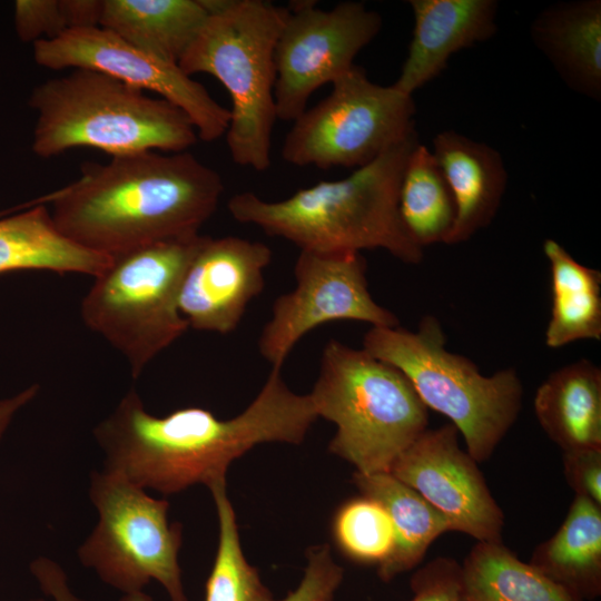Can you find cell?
Here are the masks:
<instances>
[{
	"instance_id": "obj_1",
	"label": "cell",
	"mask_w": 601,
	"mask_h": 601,
	"mask_svg": "<svg viewBox=\"0 0 601 601\" xmlns=\"http://www.w3.org/2000/svg\"><path fill=\"white\" fill-rule=\"evenodd\" d=\"M317 418L309 395L293 392L282 368L272 367L252 403L229 420L196 406L156 416L131 388L93 436L105 453L102 470L144 490L174 494L226 483L230 463L255 445L300 444Z\"/></svg>"
},
{
	"instance_id": "obj_2",
	"label": "cell",
	"mask_w": 601,
	"mask_h": 601,
	"mask_svg": "<svg viewBox=\"0 0 601 601\" xmlns=\"http://www.w3.org/2000/svg\"><path fill=\"white\" fill-rule=\"evenodd\" d=\"M223 193L219 173L193 154L147 150L85 162L75 181L30 204H49L65 237L114 257L199 234Z\"/></svg>"
},
{
	"instance_id": "obj_3",
	"label": "cell",
	"mask_w": 601,
	"mask_h": 601,
	"mask_svg": "<svg viewBox=\"0 0 601 601\" xmlns=\"http://www.w3.org/2000/svg\"><path fill=\"white\" fill-rule=\"evenodd\" d=\"M417 132L391 147L372 162L338 180H324L280 200L252 191L230 197L227 208L243 224L284 238L300 250L348 253L384 249L405 264L417 265L423 248L402 221L398 191Z\"/></svg>"
},
{
	"instance_id": "obj_4",
	"label": "cell",
	"mask_w": 601,
	"mask_h": 601,
	"mask_svg": "<svg viewBox=\"0 0 601 601\" xmlns=\"http://www.w3.org/2000/svg\"><path fill=\"white\" fill-rule=\"evenodd\" d=\"M29 105L37 114L32 150L42 158L79 147L111 157L155 149L180 152L198 139L189 117L175 105L91 69L76 68L42 82Z\"/></svg>"
},
{
	"instance_id": "obj_5",
	"label": "cell",
	"mask_w": 601,
	"mask_h": 601,
	"mask_svg": "<svg viewBox=\"0 0 601 601\" xmlns=\"http://www.w3.org/2000/svg\"><path fill=\"white\" fill-rule=\"evenodd\" d=\"M209 14L178 65L188 76L215 77L231 99L225 134L233 161L270 166L276 107L275 48L288 8L264 0H205Z\"/></svg>"
},
{
	"instance_id": "obj_6",
	"label": "cell",
	"mask_w": 601,
	"mask_h": 601,
	"mask_svg": "<svg viewBox=\"0 0 601 601\" xmlns=\"http://www.w3.org/2000/svg\"><path fill=\"white\" fill-rule=\"evenodd\" d=\"M317 417L336 426L329 451L362 474L390 472L428 426V408L396 367L329 339L308 393Z\"/></svg>"
},
{
	"instance_id": "obj_7",
	"label": "cell",
	"mask_w": 601,
	"mask_h": 601,
	"mask_svg": "<svg viewBox=\"0 0 601 601\" xmlns=\"http://www.w3.org/2000/svg\"><path fill=\"white\" fill-rule=\"evenodd\" d=\"M442 325L425 315L416 331L371 327L363 349L396 367L427 408L450 418L466 452L485 462L518 420L523 386L514 368L483 375L473 361L449 351Z\"/></svg>"
},
{
	"instance_id": "obj_8",
	"label": "cell",
	"mask_w": 601,
	"mask_h": 601,
	"mask_svg": "<svg viewBox=\"0 0 601 601\" xmlns=\"http://www.w3.org/2000/svg\"><path fill=\"white\" fill-rule=\"evenodd\" d=\"M203 235L111 257L83 296L81 318L126 358L132 377L189 327L178 309L184 272Z\"/></svg>"
},
{
	"instance_id": "obj_9",
	"label": "cell",
	"mask_w": 601,
	"mask_h": 601,
	"mask_svg": "<svg viewBox=\"0 0 601 601\" xmlns=\"http://www.w3.org/2000/svg\"><path fill=\"white\" fill-rule=\"evenodd\" d=\"M89 497L98 522L78 549L80 562L124 594L155 580L170 601H187L178 562L181 524L169 522V503L105 470L91 472Z\"/></svg>"
},
{
	"instance_id": "obj_10",
	"label": "cell",
	"mask_w": 601,
	"mask_h": 601,
	"mask_svg": "<svg viewBox=\"0 0 601 601\" xmlns=\"http://www.w3.org/2000/svg\"><path fill=\"white\" fill-rule=\"evenodd\" d=\"M331 93L293 121L282 158L294 166L359 168L414 132L415 104L354 65Z\"/></svg>"
},
{
	"instance_id": "obj_11",
	"label": "cell",
	"mask_w": 601,
	"mask_h": 601,
	"mask_svg": "<svg viewBox=\"0 0 601 601\" xmlns=\"http://www.w3.org/2000/svg\"><path fill=\"white\" fill-rule=\"evenodd\" d=\"M313 1L292 2L275 48L277 119L294 121L311 96L354 66L378 35L383 20L364 3L344 1L329 10Z\"/></svg>"
},
{
	"instance_id": "obj_12",
	"label": "cell",
	"mask_w": 601,
	"mask_h": 601,
	"mask_svg": "<svg viewBox=\"0 0 601 601\" xmlns=\"http://www.w3.org/2000/svg\"><path fill=\"white\" fill-rule=\"evenodd\" d=\"M366 272V259L358 252L300 250L294 265L296 286L275 299L258 338L262 357L282 368L298 341L328 322L400 325L397 316L371 295Z\"/></svg>"
},
{
	"instance_id": "obj_13",
	"label": "cell",
	"mask_w": 601,
	"mask_h": 601,
	"mask_svg": "<svg viewBox=\"0 0 601 601\" xmlns=\"http://www.w3.org/2000/svg\"><path fill=\"white\" fill-rule=\"evenodd\" d=\"M33 58L48 69H91L158 93L189 117L204 141L217 140L228 129L229 110L177 62L144 51L101 27L70 29L57 38L38 40Z\"/></svg>"
},
{
	"instance_id": "obj_14",
	"label": "cell",
	"mask_w": 601,
	"mask_h": 601,
	"mask_svg": "<svg viewBox=\"0 0 601 601\" xmlns=\"http://www.w3.org/2000/svg\"><path fill=\"white\" fill-rule=\"evenodd\" d=\"M459 430L445 424L422 433L390 473L415 490L450 523L477 542L502 541L504 513L477 462L459 444Z\"/></svg>"
},
{
	"instance_id": "obj_15",
	"label": "cell",
	"mask_w": 601,
	"mask_h": 601,
	"mask_svg": "<svg viewBox=\"0 0 601 601\" xmlns=\"http://www.w3.org/2000/svg\"><path fill=\"white\" fill-rule=\"evenodd\" d=\"M270 248L237 236H203L178 292V309L188 326L205 332H234L249 303L265 286Z\"/></svg>"
},
{
	"instance_id": "obj_16",
	"label": "cell",
	"mask_w": 601,
	"mask_h": 601,
	"mask_svg": "<svg viewBox=\"0 0 601 601\" xmlns=\"http://www.w3.org/2000/svg\"><path fill=\"white\" fill-rule=\"evenodd\" d=\"M414 29L406 59L393 86L412 93L437 77L451 56L496 32L494 0H411Z\"/></svg>"
},
{
	"instance_id": "obj_17",
	"label": "cell",
	"mask_w": 601,
	"mask_h": 601,
	"mask_svg": "<svg viewBox=\"0 0 601 601\" xmlns=\"http://www.w3.org/2000/svg\"><path fill=\"white\" fill-rule=\"evenodd\" d=\"M433 155L455 205V219L446 245L469 240L496 215L508 184L497 150L454 130L439 132Z\"/></svg>"
},
{
	"instance_id": "obj_18",
	"label": "cell",
	"mask_w": 601,
	"mask_h": 601,
	"mask_svg": "<svg viewBox=\"0 0 601 601\" xmlns=\"http://www.w3.org/2000/svg\"><path fill=\"white\" fill-rule=\"evenodd\" d=\"M531 36L572 90L593 99L600 98V0L550 6L534 19Z\"/></svg>"
},
{
	"instance_id": "obj_19",
	"label": "cell",
	"mask_w": 601,
	"mask_h": 601,
	"mask_svg": "<svg viewBox=\"0 0 601 601\" xmlns=\"http://www.w3.org/2000/svg\"><path fill=\"white\" fill-rule=\"evenodd\" d=\"M533 410L563 452L601 449V370L587 358L552 372L538 387Z\"/></svg>"
},
{
	"instance_id": "obj_20",
	"label": "cell",
	"mask_w": 601,
	"mask_h": 601,
	"mask_svg": "<svg viewBox=\"0 0 601 601\" xmlns=\"http://www.w3.org/2000/svg\"><path fill=\"white\" fill-rule=\"evenodd\" d=\"M22 211L0 216V274L38 269L100 274L111 257L83 248L56 227L47 205L21 206Z\"/></svg>"
},
{
	"instance_id": "obj_21",
	"label": "cell",
	"mask_w": 601,
	"mask_h": 601,
	"mask_svg": "<svg viewBox=\"0 0 601 601\" xmlns=\"http://www.w3.org/2000/svg\"><path fill=\"white\" fill-rule=\"evenodd\" d=\"M208 14L205 0H102L99 27L178 63Z\"/></svg>"
},
{
	"instance_id": "obj_22",
	"label": "cell",
	"mask_w": 601,
	"mask_h": 601,
	"mask_svg": "<svg viewBox=\"0 0 601 601\" xmlns=\"http://www.w3.org/2000/svg\"><path fill=\"white\" fill-rule=\"evenodd\" d=\"M531 566L583 601L601 595V505L575 495L558 531L533 550Z\"/></svg>"
},
{
	"instance_id": "obj_23",
	"label": "cell",
	"mask_w": 601,
	"mask_h": 601,
	"mask_svg": "<svg viewBox=\"0 0 601 601\" xmlns=\"http://www.w3.org/2000/svg\"><path fill=\"white\" fill-rule=\"evenodd\" d=\"M353 481L363 496L378 502L386 510L394 526L393 549L377 565L381 580L391 581L414 569L431 544L452 531L447 520L436 509L390 472H355Z\"/></svg>"
},
{
	"instance_id": "obj_24",
	"label": "cell",
	"mask_w": 601,
	"mask_h": 601,
	"mask_svg": "<svg viewBox=\"0 0 601 601\" xmlns=\"http://www.w3.org/2000/svg\"><path fill=\"white\" fill-rule=\"evenodd\" d=\"M543 252L551 273V315L545 344L559 348L582 339L601 338V273L582 265L556 240Z\"/></svg>"
},
{
	"instance_id": "obj_25",
	"label": "cell",
	"mask_w": 601,
	"mask_h": 601,
	"mask_svg": "<svg viewBox=\"0 0 601 601\" xmlns=\"http://www.w3.org/2000/svg\"><path fill=\"white\" fill-rule=\"evenodd\" d=\"M459 601H583L502 541L476 542L461 564Z\"/></svg>"
},
{
	"instance_id": "obj_26",
	"label": "cell",
	"mask_w": 601,
	"mask_h": 601,
	"mask_svg": "<svg viewBox=\"0 0 601 601\" xmlns=\"http://www.w3.org/2000/svg\"><path fill=\"white\" fill-rule=\"evenodd\" d=\"M398 210L407 231L422 248L445 244L455 219L454 200L433 152L420 142L403 171Z\"/></svg>"
},
{
	"instance_id": "obj_27",
	"label": "cell",
	"mask_w": 601,
	"mask_h": 601,
	"mask_svg": "<svg viewBox=\"0 0 601 601\" xmlns=\"http://www.w3.org/2000/svg\"><path fill=\"white\" fill-rule=\"evenodd\" d=\"M218 518V546L206 582L205 601H277L242 549L236 514L226 483L210 489Z\"/></svg>"
},
{
	"instance_id": "obj_28",
	"label": "cell",
	"mask_w": 601,
	"mask_h": 601,
	"mask_svg": "<svg viewBox=\"0 0 601 601\" xmlns=\"http://www.w3.org/2000/svg\"><path fill=\"white\" fill-rule=\"evenodd\" d=\"M335 538L354 560L381 564L394 544V526L386 510L376 501L361 497L346 503L337 513Z\"/></svg>"
},
{
	"instance_id": "obj_29",
	"label": "cell",
	"mask_w": 601,
	"mask_h": 601,
	"mask_svg": "<svg viewBox=\"0 0 601 601\" xmlns=\"http://www.w3.org/2000/svg\"><path fill=\"white\" fill-rule=\"evenodd\" d=\"M307 564L298 585L283 600L333 601L344 577V570L332 555L328 544H319L306 552Z\"/></svg>"
},
{
	"instance_id": "obj_30",
	"label": "cell",
	"mask_w": 601,
	"mask_h": 601,
	"mask_svg": "<svg viewBox=\"0 0 601 601\" xmlns=\"http://www.w3.org/2000/svg\"><path fill=\"white\" fill-rule=\"evenodd\" d=\"M14 27L22 41L53 39L69 30L62 0H18Z\"/></svg>"
},
{
	"instance_id": "obj_31",
	"label": "cell",
	"mask_w": 601,
	"mask_h": 601,
	"mask_svg": "<svg viewBox=\"0 0 601 601\" xmlns=\"http://www.w3.org/2000/svg\"><path fill=\"white\" fill-rule=\"evenodd\" d=\"M461 564L446 556L435 558L418 568L410 580V601H459Z\"/></svg>"
},
{
	"instance_id": "obj_32",
	"label": "cell",
	"mask_w": 601,
	"mask_h": 601,
	"mask_svg": "<svg viewBox=\"0 0 601 601\" xmlns=\"http://www.w3.org/2000/svg\"><path fill=\"white\" fill-rule=\"evenodd\" d=\"M563 473L575 495L601 505V449L565 451Z\"/></svg>"
},
{
	"instance_id": "obj_33",
	"label": "cell",
	"mask_w": 601,
	"mask_h": 601,
	"mask_svg": "<svg viewBox=\"0 0 601 601\" xmlns=\"http://www.w3.org/2000/svg\"><path fill=\"white\" fill-rule=\"evenodd\" d=\"M40 589L53 601H79L72 593L62 568L51 559L40 556L30 564ZM119 601H152L144 591L126 593Z\"/></svg>"
},
{
	"instance_id": "obj_34",
	"label": "cell",
	"mask_w": 601,
	"mask_h": 601,
	"mask_svg": "<svg viewBox=\"0 0 601 601\" xmlns=\"http://www.w3.org/2000/svg\"><path fill=\"white\" fill-rule=\"evenodd\" d=\"M70 29L99 27L102 0H62Z\"/></svg>"
},
{
	"instance_id": "obj_35",
	"label": "cell",
	"mask_w": 601,
	"mask_h": 601,
	"mask_svg": "<svg viewBox=\"0 0 601 601\" xmlns=\"http://www.w3.org/2000/svg\"><path fill=\"white\" fill-rule=\"evenodd\" d=\"M39 392L38 385H31L18 394L0 400V440L10 425L16 413L35 398Z\"/></svg>"
},
{
	"instance_id": "obj_36",
	"label": "cell",
	"mask_w": 601,
	"mask_h": 601,
	"mask_svg": "<svg viewBox=\"0 0 601 601\" xmlns=\"http://www.w3.org/2000/svg\"><path fill=\"white\" fill-rule=\"evenodd\" d=\"M32 601H43V599H37V600H32Z\"/></svg>"
}]
</instances>
